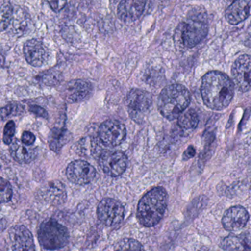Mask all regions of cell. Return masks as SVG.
Masks as SVG:
<instances>
[{
	"mask_svg": "<svg viewBox=\"0 0 251 251\" xmlns=\"http://www.w3.org/2000/svg\"><path fill=\"white\" fill-rule=\"evenodd\" d=\"M16 126L14 122L11 120L5 125L4 128L3 142L6 145H11L13 142V138L15 134Z\"/></svg>",
	"mask_w": 251,
	"mask_h": 251,
	"instance_id": "4316f807",
	"label": "cell"
},
{
	"mask_svg": "<svg viewBox=\"0 0 251 251\" xmlns=\"http://www.w3.org/2000/svg\"><path fill=\"white\" fill-rule=\"evenodd\" d=\"M190 101V94L186 87L179 84L170 85L161 91L158 97V110L167 120H174L184 112Z\"/></svg>",
	"mask_w": 251,
	"mask_h": 251,
	"instance_id": "3957f363",
	"label": "cell"
},
{
	"mask_svg": "<svg viewBox=\"0 0 251 251\" xmlns=\"http://www.w3.org/2000/svg\"><path fill=\"white\" fill-rule=\"evenodd\" d=\"M97 214L101 223L107 226H114L123 221L125 208L117 200L105 198L98 205Z\"/></svg>",
	"mask_w": 251,
	"mask_h": 251,
	"instance_id": "52a82bcc",
	"label": "cell"
},
{
	"mask_svg": "<svg viewBox=\"0 0 251 251\" xmlns=\"http://www.w3.org/2000/svg\"><path fill=\"white\" fill-rule=\"evenodd\" d=\"M23 52L27 62L33 67H42L48 60V51L42 42L37 39L26 42Z\"/></svg>",
	"mask_w": 251,
	"mask_h": 251,
	"instance_id": "9a60e30c",
	"label": "cell"
},
{
	"mask_svg": "<svg viewBox=\"0 0 251 251\" xmlns=\"http://www.w3.org/2000/svg\"><path fill=\"white\" fill-rule=\"evenodd\" d=\"M43 198L51 205H62L67 198L65 186L58 180L50 182L44 189Z\"/></svg>",
	"mask_w": 251,
	"mask_h": 251,
	"instance_id": "ffe728a7",
	"label": "cell"
},
{
	"mask_svg": "<svg viewBox=\"0 0 251 251\" xmlns=\"http://www.w3.org/2000/svg\"><path fill=\"white\" fill-rule=\"evenodd\" d=\"M114 251H145L140 242L136 239H124L117 243Z\"/></svg>",
	"mask_w": 251,
	"mask_h": 251,
	"instance_id": "cb8c5ba5",
	"label": "cell"
},
{
	"mask_svg": "<svg viewBox=\"0 0 251 251\" xmlns=\"http://www.w3.org/2000/svg\"><path fill=\"white\" fill-rule=\"evenodd\" d=\"M99 163L105 174L111 177H118L127 168V158L121 151H106L101 154Z\"/></svg>",
	"mask_w": 251,
	"mask_h": 251,
	"instance_id": "30bf717a",
	"label": "cell"
},
{
	"mask_svg": "<svg viewBox=\"0 0 251 251\" xmlns=\"http://www.w3.org/2000/svg\"><path fill=\"white\" fill-rule=\"evenodd\" d=\"M11 157L20 164H28L36 159L38 151L35 147L25 145L22 141L14 139L10 145Z\"/></svg>",
	"mask_w": 251,
	"mask_h": 251,
	"instance_id": "ac0fdd59",
	"label": "cell"
},
{
	"mask_svg": "<svg viewBox=\"0 0 251 251\" xmlns=\"http://www.w3.org/2000/svg\"><path fill=\"white\" fill-rule=\"evenodd\" d=\"M93 86L84 80H74L63 86L61 95L67 102L76 103L88 99L92 95Z\"/></svg>",
	"mask_w": 251,
	"mask_h": 251,
	"instance_id": "8fae6325",
	"label": "cell"
},
{
	"mask_svg": "<svg viewBox=\"0 0 251 251\" xmlns=\"http://www.w3.org/2000/svg\"><path fill=\"white\" fill-rule=\"evenodd\" d=\"M233 83L238 90L246 92L251 89V57L242 55L232 67Z\"/></svg>",
	"mask_w": 251,
	"mask_h": 251,
	"instance_id": "9c48e42d",
	"label": "cell"
},
{
	"mask_svg": "<svg viewBox=\"0 0 251 251\" xmlns=\"http://www.w3.org/2000/svg\"><path fill=\"white\" fill-rule=\"evenodd\" d=\"M0 184H1V202L5 203V202H9L13 196L11 183L2 177Z\"/></svg>",
	"mask_w": 251,
	"mask_h": 251,
	"instance_id": "484cf974",
	"label": "cell"
},
{
	"mask_svg": "<svg viewBox=\"0 0 251 251\" xmlns=\"http://www.w3.org/2000/svg\"><path fill=\"white\" fill-rule=\"evenodd\" d=\"M38 237L45 249L58 250L68 244L70 233L65 226L53 219H48L41 224Z\"/></svg>",
	"mask_w": 251,
	"mask_h": 251,
	"instance_id": "277c9868",
	"label": "cell"
},
{
	"mask_svg": "<svg viewBox=\"0 0 251 251\" xmlns=\"http://www.w3.org/2000/svg\"><path fill=\"white\" fill-rule=\"evenodd\" d=\"M126 126L115 120L104 122L98 130L101 142L108 147L118 146L123 143L126 139Z\"/></svg>",
	"mask_w": 251,
	"mask_h": 251,
	"instance_id": "ba28073f",
	"label": "cell"
},
{
	"mask_svg": "<svg viewBox=\"0 0 251 251\" xmlns=\"http://www.w3.org/2000/svg\"><path fill=\"white\" fill-rule=\"evenodd\" d=\"M234 94L233 83L224 73L213 71L202 77L201 95L208 108L221 111L228 106Z\"/></svg>",
	"mask_w": 251,
	"mask_h": 251,
	"instance_id": "6da1fadb",
	"label": "cell"
},
{
	"mask_svg": "<svg viewBox=\"0 0 251 251\" xmlns=\"http://www.w3.org/2000/svg\"><path fill=\"white\" fill-rule=\"evenodd\" d=\"M195 149L194 148V147L189 146V148L186 149V151H185L183 155V160H187L190 159L191 158H193L195 156Z\"/></svg>",
	"mask_w": 251,
	"mask_h": 251,
	"instance_id": "1f68e13d",
	"label": "cell"
},
{
	"mask_svg": "<svg viewBox=\"0 0 251 251\" xmlns=\"http://www.w3.org/2000/svg\"><path fill=\"white\" fill-rule=\"evenodd\" d=\"M71 134L67 129L53 128L48 138L50 149L55 152H59L63 147L70 141Z\"/></svg>",
	"mask_w": 251,
	"mask_h": 251,
	"instance_id": "44dd1931",
	"label": "cell"
},
{
	"mask_svg": "<svg viewBox=\"0 0 251 251\" xmlns=\"http://www.w3.org/2000/svg\"><path fill=\"white\" fill-rule=\"evenodd\" d=\"M49 4L52 10L58 12L65 7L67 2H65V1H57V2H49Z\"/></svg>",
	"mask_w": 251,
	"mask_h": 251,
	"instance_id": "4dcf8cb0",
	"label": "cell"
},
{
	"mask_svg": "<svg viewBox=\"0 0 251 251\" xmlns=\"http://www.w3.org/2000/svg\"><path fill=\"white\" fill-rule=\"evenodd\" d=\"M67 177L75 184L85 185L92 182L96 176V170L83 160H77L69 164L67 168Z\"/></svg>",
	"mask_w": 251,
	"mask_h": 251,
	"instance_id": "7c38bea8",
	"label": "cell"
},
{
	"mask_svg": "<svg viewBox=\"0 0 251 251\" xmlns=\"http://www.w3.org/2000/svg\"><path fill=\"white\" fill-rule=\"evenodd\" d=\"M9 238L13 251H36L33 234L25 226H14L10 230Z\"/></svg>",
	"mask_w": 251,
	"mask_h": 251,
	"instance_id": "4fadbf2b",
	"label": "cell"
},
{
	"mask_svg": "<svg viewBox=\"0 0 251 251\" xmlns=\"http://www.w3.org/2000/svg\"><path fill=\"white\" fill-rule=\"evenodd\" d=\"M251 15V1L240 0L233 2L226 11L227 23L238 25Z\"/></svg>",
	"mask_w": 251,
	"mask_h": 251,
	"instance_id": "e0dca14e",
	"label": "cell"
},
{
	"mask_svg": "<svg viewBox=\"0 0 251 251\" xmlns=\"http://www.w3.org/2000/svg\"><path fill=\"white\" fill-rule=\"evenodd\" d=\"M208 25L201 20H191L181 24L177 30L176 36L186 48H192L199 44L208 34Z\"/></svg>",
	"mask_w": 251,
	"mask_h": 251,
	"instance_id": "5b68a950",
	"label": "cell"
},
{
	"mask_svg": "<svg viewBox=\"0 0 251 251\" xmlns=\"http://www.w3.org/2000/svg\"><path fill=\"white\" fill-rule=\"evenodd\" d=\"M145 1L139 0L122 1L117 8V15L124 23H133L142 15L145 10Z\"/></svg>",
	"mask_w": 251,
	"mask_h": 251,
	"instance_id": "2e32d148",
	"label": "cell"
},
{
	"mask_svg": "<svg viewBox=\"0 0 251 251\" xmlns=\"http://www.w3.org/2000/svg\"><path fill=\"white\" fill-rule=\"evenodd\" d=\"M14 13L11 3L6 1L0 2V29L2 31L6 30L12 22Z\"/></svg>",
	"mask_w": 251,
	"mask_h": 251,
	"instance_id": "603a6c76",
	"label": "cell"
},
{
	"mask_svg": "<svg viewBox=\"0 0 251 251\" xmlns=\"http://www.w3.org/2000/svg\"><path fill=\"white\" fill-rule=\"evenodd\" d=\"M167 193L161 186L147 192L138 204L137 219L145 227H153L158 224L167 206Z\"/></svg>",
	"mask_w": 251,
	"mask_h": 251,
	"instance_id": "7a4b0ae2",
	"label": "cell"
},
{
	"mask_svg": "<svg viewBox=\"0 0 251 251\" xmlns=\"http://www.w3.org/2000/svg\"><path fill=\"white\" fill-rule=\"evenodd\" d=\"M38 78L46 86H56L62 80L63 76L61 73L57 71H48L41 74Z\"/></svg>",
	"mask_w": 251,
	"mask_h": 251,
	"instance_id": "d4e9b609",
	"label": "cell"
},
{
	"mask_svg": "<svg viewBox=\"0 0 251 251\" xmlns=\"http://www.w3.org/2000/svg\"><path fill=\"white\" fill-rule=\"evenodd\" d=\"M249 220V214L244 207L240 205L231 207L223 215V227L229 231H236L246 226Z\"/></svg>",
	"mask_w": 251,
	"mask_h": 251,
	"instance_id": "5bb4252c",
	"label": "cell"
},
{
	"mask_svg": "<svg viewBox=\"0 0 251 251\" xmlns=\"http://www.w3.org/2000/svg\"><path fill=\"white\" fill-rule=\"evenodd\" d=\"M20 108H21V107L20 105H14V104H11V105L3 107L1 109V118L2 120H4L5 119L11 117V116L17 115L21 111Z\"/></svg>",
	"mask_w": 251,
	"mask_h": 251,
	"instance_id": "83f0119b",
	"label": "cell"
},
{
	"mask_svg": "<svg viewBox=\"0 0 251 251\" xmlns=\"http://www.w3.org/2000/svg\"><path fill=\"white\" fill-rule=\"evenodd\" d=\"M245 44L251 48V22L245 33Z\"/></svg>",
	"mask_w": 251,
	"mask_h": 251,
	"instance_id": "d6a6232c",
	"label": "cell"
},
{
	"mask_svg": "<svg viewBox=\"0 0 251 251\" xmlns=\"http://www.w3.org/2000/svg\"><path fill=\"white\" fill-rule=\"evenodd\" d=\"M32 114H35L37 117H42L44 119L48 118V113L46 110L44 109L42 107L38 106V105H32L29 108Z\"/></svg>",
	"mask_w": 251,
	"mask_h": 251,
	"instance_id": "f1b7e54d",
	"label": "cell"
},
{
	"mask_svg": "<svg viewBox=\"0 0 251 251\" xmlns=\"http://www.w3.org/2000/svg\"><path fill=\"white\" fill-rule=\"evenodd\" d=\"M220 246L227 251H251V233L229 235L222 240Z\"/></svg>",
	"mask_w": 251,
	"mask_h": 251,
	"instance_id": "d6986e66",
	"label": "cell"
},
{
	"mask_svg": "<svg viewBox=\"0 0 251 251\" xmlns=\"http://www.w3.org/2000/svg\"><path fill=\"white\" fill-rule=\"evenodd\" d=\"M198 116L193 109H189L180 114L178 117V125L182 130L186 131L195 130L198 126Z\"/></svg>",
	"mask_w": 251,
	"mask_h": 251,
	"instance_id": "7402d4cb",
	"label": "cell"
},
{
	"mask_svg": "<svg viewBox=\"0 0 251 251\" xmlns=\"http://www.w3.org/2000/svg\"><path fill=\"white\" fill-rule=\"evenodd\" d=\"M21 141L25 145L32 146L36 141V136L31 132L25 131L22 136Z\"/></svg>",
	"mask_w": 251,
	"mask_h": 251,
	"instance_id": "f546056e",
	"label": "cell"
},
{
	"mask_svg": "<svg viewBox=\"0 0 251 251\" xmlns=\"http://www.w3.org/2000/svg\"><path fill=\"white\" fill-rule=\"evenodd\" d=\"M152 97L151 93L142 89H133L127 94V105L129 115L139 123L142 116L152 106Z\"/></svg>",
	"mask_w": 251,
	"mask_h": 251,
	"instance_id": "8992f818",
	"label": "cell"
}]
</instances>
